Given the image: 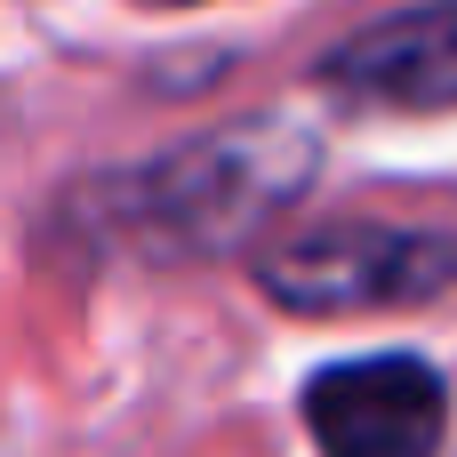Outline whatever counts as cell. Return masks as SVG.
<instances>
[{
  "instance_id": "cell-3",
  "label": "cell",
  "mask_w": 457,
  "mask_h": 457,
  "mask_svg": "<svg viewBox=\"0 0 457 457\" xmlns=\"http://www.w3.org/2000/svg\"><path fill=\"white\" fill-rule=\"evenodd\" d=\"M450 426V394L418 353L337 361L305 386V434L321 457H434Z\"/></svg>"
},
{
  "instance_id": "cell-1",
  "label": "cell",
  "mask_w": 457,
  "mask_h": 457,
  "mask_svg": "<svg viewBox=\"0 0 457 457\" xmlns=\"http://www.w3.org/2000/svg\"><path fill=\"white\" fill-rule=\"evenodd\" d=\"M313 153L305 137L289 129H225V137H193L177 145L169 161H145L129 177H104L88 185L104 209H72L80 225L112 233V241H137V249H169V257H193V249H225L257 209L289 201L305 185Z\"/></svg>"
},
{
  "instance_id": "cell-4",
  "label": "cell",
  "mask_w": 457,
  "mask_h": 457,
  "mask_svg": "<svg viewBox=\"0 0 457 457\" xmlns=\"http://www.w3.org/2000/svg\"><path fill=\"white\" fill-rule=\"evenodd\" d=\"M321 80L361 104L394 112H450L457 104V0H418L394 8L361 32H345L321 56Z\"/></svg>"
},
{
  "instance_id": "cell-2",
  "label": "cell",
  "mask_w": 457,
  "mask_h": 457,
  "mask_svg": "<svg viewBox=\"0 0 457 457\" xmlns=\"http://www.w3.org/2000/svg\"><path fill=\"white\" fill-rule=\"evenodd\" d=\"M457 281V241L410 225H297L257 249V289L289 313H386L442 297Z\"/></svg>"
}]
</instances>
